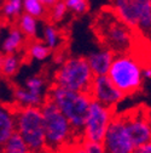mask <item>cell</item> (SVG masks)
<instances>
[{
  "label": "cell",
  "instance_id": "cb8c5ba5",
  "mask_svg": "<svg viewBox=\"0 0 151 153\" xmlns=\"http://www.w3.org/2000/svg\"><path fill=\"white\" fill-rule=\"evenodd\" d=\"M48 10H50V12H47V15L50 16V18L53 22L62 21L68 12V7L64 3V0H58V1L54 5H52Z\"/></svg>",
  "mask_w": 151,
  "mask_h": 153
},
{
  "label": "cell",
  "instance_id": "44dd1931",
  "mask_svg": "<svg viewBox=\"0 0 151 153\" xmlns=\"http://www.w3.org/2000/svg\"><path fill=\"white\" fill-rule=\"evenodd\" d=\"M23 12V0H5L3 3L1 13L6 20H16Z\"/></svg>",
  "mask_w": 151,
  "mask_h": 153
},
{
  "label": "cell",
  "instance_id": "ba28073f",
  "mask_svg": "<svg viewBox=\"0 0 151 153\" xmlns=\"http://www.w3.org/2000/svg\"><path fill=\"white\" fill-rule=\"evenodd\" d=\"M104 152L108 153H133L134 146L126 128L125 117L112 116L102 141Z\"/></svg>",
  "mask_w": 151,
  "mask_h": 153
},
{
  "label": "cell",
  "instance_id": "8992f818",
  "mask_svg": "<svg viewBox=\"0 0 151 153\" xmlns=\"http://www.w3.org/2000/svg\"><path fill=\"white\" fill-rule=\"evenodd\" d=\"M98 33L104 40L106 49L112 52H127L132 44V28L123 23L116 13L104 12V17L98 18Z\"/></svg>",
  "mask_w": 151,
  "mask_h": 153
},
{
  "label": "cell",
  "instance_id": "5b68a950",
  "mask_svg": "<svg viewBox=\"0 0 151 153\" xmlns=\"http://www.w3.org/2000/svg\"><path fill=\"white\" fill-rule=\"evenodd\" d=\"M93 73L86 61V57H69L64 60L54 73V84L62 88L88 92L93 80Z\"/></svg>",
  "mask_w": 151,
  "mask_h": 153
},
{
  "label": "cell",
  "instance_id": "e0dca14e",
  "mask_svg": "<svg viewBox=\"0 0 151 153\" xmlns=\"http://www.w3.org/2000/svg\"><path fill=\"white\" fill-rule=\"evenodd\" d=\"M21 60L17 53H4L0 57V74L5 78H12L17 74Z\"/></svg>",
  "mask_w": 151,
  "mask_h": 153
},
{
  "label": "cell",
  "instance_id": "7402d4cb",
  "mask_svg": "<svg viewBox=\"0 0 151 153\" xmlns=\"http://www.w3.org/2000/svg\"><path fill=\"white\" fill-rule=\"evenodd\" d=\"M43 39H44V43L51 50H54L59 45V42H61V35L58 29L53 25H46L43 30Z\"/></svg>",
  "mask_w": 151,
  "mask_h": 153
},
{
  "label": "cell",
  "instance_id": "484cf974",
  "mask_svg": "<svg viewBox=\"0 0 151 153\" xmlns=\"http://www.w3.org/2000/svg\"><path fill=\"white\" fill-rule=\"evenodd\" d=\"M88 9V1L87 0H81L80 3H78L76 5L74 6V9L71 11H74L75 13H78V15H84Z\"/></svg>",
  "mask_w": 151,
  "mask_h": 153
},
{
  "label": "cell",
  "instance_id": "5bb4252c",
  "mask_svg": "<svg viewBox=\"0 0 151 153\" xmlns=\"http://www.w3.org/2000/svg\"><path fill=\"white\" fill-rule=\"evenodd\" d=\"M13 131H16V109L0 103V151Z\"/></svg>",
  "mask_w": 151,
  "mask_h": 153
},
{
  "label": "cell",
  "instance_id": "83f0119b",
  "mask_svg": "<svg viewBox=\"0 0 151 153\" xmlns=\"http://www.w3.org/2000/svg\"><path fill=\"white\" fill-rule=\"evenodd\" d=\"M143 76H144V79H150L151 78V69H150V67H143Z\"/></svg>",
  "mask_w": 151,
  "mask_h": 153
},
{
  "label": "cell",
  "instance_id": "7c38bea8",
  "mask_svg": "<svg viewBox=\"0 0 151 153\" xmlns=\"http://www.w3.org/2000/svg\"><path fill=\"white\" fill-rule=\"evenodd\" d=\"M114 52L109 49H102L91 52L86 61L93 73V75H105L110 68V65L114 59Z\"/></svg>",
  "mask_w": 151,
  "mask_h": 153
},
{
  "label": "cell",
  "instance_id": "9c48e42d",
  "mask_svg": "<svg viewBox=\"0 0 151 153\" xmlns=\"http://www.w3.org/2000/svg\"><path fill=\"white\" fill-rule=\"evenodd\" d=\"M89 95L92 100L111 109H115V107L125 99V95L112 84L106 74L93 76Z\"/></svg>",
  "mask_w": 151,
  "mask_h": 153
},
{
  "label": "cell",
  "instance_id": "f1b7e54d",
  "mask_svg": "<svg viewBox=\"0 0 151 153\" xmlns=\"http://www.w3.org/2000/svg\"><path fill=\"white\" fill-rule=\"evenodd\" d=\"M41 1H43V4H44L47 9H50L52 5H54L56 3H57L58 0H41Z\"/></svg>",
  "mask_w": 151,
  "mask_h": 153
},
{
  "label": "cell",
  "instance_id": "ac0fdd59",
  "mask_svg": "<svg viewBox=\"0 0 151 153\" xmlns=\"http://www.w3.org/2000/svg\"><path fill=\"white\" fill-rule=\"evenodd\" d=\"M1 152L5 153H28L29 148L22 136L17 131H13L1 147Z\"/></svg>",
  "mask_w": 151,
  "mask_h": 153
},
{
  "label": "cell",
  "instance_id": "3957f363",
  "mask_svg": "<svg viewBox=\"0 0 151 153\" xmlns=\"http://www.w3.org/2000/svg\"><path fill=\"white\" fill-rule=\"evenodd\" d=\"M40 109L44 120L46 149L59 151L70 141L75 132L69 120L51 100H45L41 103Z\"/></svg>",
  "mask_w": 151,
  "mask_h": 153
},
{
  "label": "cell",
  "instance_id": "f546056e",
  "mask_svg": "<svg viewBox=\"0 0 151 153\" xmlns=\"http://www.w3.org/2000/svg\"><path fill=\"white\" fill-rule=\"evenodd\" d=\"M0 57H1V55H0Z\"/></svg>",
  "mask_w": 151,
  "mask_h": 153
},
{
  "label": "cell",
  "instance_id": "d4e9b609",
  "mask_svg": "<svg viewBox=\"0 0 151 153\" xmlns=\"http://www.w3.org/2000/svg\"><path fill=\"white\" fill-rule=\"evenodd\" d=\"M79 151L86 152V153H103L104 148H103L102 142L82 140V143H81V147L79 148Z\"/></svg>",
  "mask_w": 151,
  "mask_h": 153
},
{
  "label": "cell",
  "instance_id": "277c9868",
  "mask_svg": "<svg viewBox=\"0 0 151 153\" xmlns=\"http://www.w3.org/2000/svg\"><path fill=\"white\" fill-rule=\"evenodd\" d=\"M16 131L27 143L29 152L46 151L44 120L40 107H18L16 109Z\"/></svg>",
  "mask_w": 151,
  "mask_h": 153
},
{
  "label": "cell",
  "instance_id": "d6986e66",
  "mask_svg": "<svg viewBox=\"0 0 151 153\" xmlns=\"http://www.w3.org/2000/svg\"><path fill=\"white\" fill-rule=\"evenodd\" d=\"M23 12L32 15L37 20H41L47 16L48 9L43 4L41 0H23Z\"/></svg>",
  "mask_w": 151,
  "mask_h": 153
},
{
  "label": "cell",
  "instance_id": "603a6c76",
  "mask_svg": "<svg viewBox=\"0 0 151 153\" xmlns=\"http://www.w3.org/2000/svg\"><path fill=\"white\" fill-rule=\"evenodd\" d=\"M24 88L27 90H29L30 92L39 95V96H44L45 92V80L39 75H33L26 80Z\"/></svg>",
  "mask_w": 151,
  "mask_h": 153
},
{
  "label": "cell",
  "instance_id": "8fae6325",
  "mask_svg": "<svg viewBox=\"0 0 151 153\" xmlns=\"http://www.w3.org/2000/svg\"><path fill=\"white\" fill-rule=\"evenodd\" d=\"M151 0H112L116 16L130 28H136L141 10Z\"/></svg>",
  "mask_w": 151,
  "mask_h": 153
},
{
  "label": "cell",
  "instance_id": "9a60e30c",
  "mask_svg": "<svg viewBox=\"0 0 151 153\" xmlns=\"http://www.w3.org/2000/svg\"><path fill=\"white\" fill-rule=\"evenodd\" d=\"M16 26L22 32V34L29 39H35L37 36V29H39V20L27 12H22L17 17Z\"/></svg>",
  "mask_w": 151,
  "mask_h": 153
},
{
  "label": "cell",
  "instance_id": "4316f807",
  "mask_svg": "<svg viewBox=\"0 0 151 153\" xmlns=\"http://www.w3.org/2000/svg\"><path fill=\"white\" fill-rule=\"evenodd\" d=\"M134 152H137V153H151V141L150 142H145V143L136 147Z\"/></svg>",
  "mask_w": 151,
  "mask_h": 153
},
{
  "label": "cell",
  "instance_id": "ffe728a7",
  "mask_svg": "<svg viewBox=\"0 0 151 153\" xmlns=\"http://www.w3.org/2000/svg\"><path fill=\"white\" fill-rule=\"evenodd\" d=\"M28 55L36 61H45L51 55V49L44 43L39 40H34L28 45Z\"/></svg>",
  "mask_w": 151,
  "mask_h": 153
},
{
  "label": "cell",
  "instance_id": "4fadbf2b",
  "mask_svg": "<svg viewBox=\"0 0 151 153\" xmlns=\"http://www.w3.org/2000/svg\"><path fill=\"white\" fill-rule=\"evenodd\" d=\"M26 43V36L18 29L17 26H11L6 29L5 35L1 38L0 43V52L4 53H17L22 50Z\"/></svg>",
  "mask_w": 151,
  "mask_h": 153
},
{
  "label": "cell",
  "instance_id": "2e32d148",
  "mask_svg": "<svg viewBox=\"0 0 151 153\" xmlns=\"http://www.w3.org/2000/svg\"><path fill=\"white\" fill-rule=\"evenodd\" d=\"M13 97L21 107H28V106L40 107L41 103L45 101L44 96H39V95H35V94L30 92L24 86L23 88H16L13 91Z\"/></svg>",
  "mask_w": 151,
  "mask_h": 153
},
{
  "label": "cell",
  "instance_id": "30bf717a",
  "mask_svg": "<svg viewBox=\"0 0 151 153\" xmlns=\"http://www.w3.org/2000/svg\"><path fill=\"white\" fill-rule=\"evenodd\" d=\"M125 123L134 148L151 141V125L145 111H134L132 116H125Z\"/></svg>",
  "mask_w": 151,
  "mask_h": 153
},
{
  "label": "cell",
  "instance_id": "6da1fadb",
  "mask_svg": "<svg viewBox=\"0 0 151 153\" xmlns=\"http://www.w3.org/2000/svg\"><path fill=\"white\" fill-rule=\"evenodd\" d=\"M47 99L57 106L58 109L69 120L75 135L79 134L81 136L89 103L92 101L91 95L88 92L69 90L53 84L47 92Z\"/></svg>",
  "mask_w": 151,
  "mask_h": 153
},
{
  "label": "cell",
  "instance_id": "7a4b0ae2",
  "mask_svg": "<svg viewBox=\"0 0 151 153\" xmlns=\"http://www.w3.org/2000/svg\"><path fill=\"white\" fill-rule=\"evenodd\" d=\"M143 67L136 56L121 52L114 55L106 75L126 97L141 90L144 83Z\"/></svg>",
  "mask_w": 151,
  "mask_h": 153
},
{
  "label": "cell",
  "instance_id": "52a82bcc",
  "mask_svg": "<svg viewBox=\"0 0 151 153\" xmlns=\"http://www.w3.org/2000/svg\"><path fill=\"white\" fill-rule=\"evenodd\" d=\"M112 116H114V109L92 100L81 131L82 140L102 142Z\"/></svg>",
  "mask_w": 151,
  "mask_h": 153
}]
</instances>
